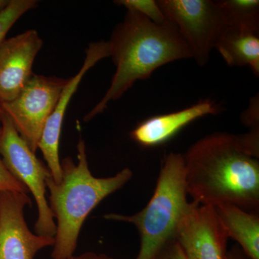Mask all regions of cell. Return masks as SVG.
<instances>
[{"instance_id":"obj_1","label":"cell","mask_w":259,"mask_h":259,"mask_svg":"<svg viewBox=\"0 0 259 259\" xmlns=\"http://www.w3.org/2000/svg\"><path fill=\"white\" fill-rule=\"evenodd\" d=\"M183 156L186 187L194 202L213 207L233 204L258 213V158L244 152L238 136L209 135Z\"/></svg>"},{"instance_id":"obj_2","label":"cell","mask_w":259,"mask_h":259,"mask_svg":"<svg viewBox=\"0 0 259 259\" xmlns=\"http://www.w3.org/2000/svg\"><path fill=\"white\" fill-rule=\"evenodd\" d=\"M107 42L115 73L105 96L85 116V121L102 113L110 102L122 97L138 80L149 79L156 69L172 61L192 58L171 22L158 25L132 10H127Z\"/></svg>"},{"instance_id":"obj_3","label":"cell","mask_w":259,"mask_h":259,"mask_svg":"<svg viewBox=\"0 0 259 259\" xmlns=\"http://www.w3.org/2000/svg\"><path fill=\"white\" fill-rule=\"evenodd\" d=\"M76 147L77 163L71 158H64L61 161L60 182L56 183L51 175L47 180L49 207L56 225L52 259H67L74 254L80 231L90 212L133 177L128 168L112 177L93 176L89 167L84 141L80 140Z\"/></svg>"},{"instance_id":"obj_4","label":"cell","mask_w":259,"mask_h":259,"mask_svg":"<svg viewBox=\"0 0 259 259\" xmlns=\"http://www.w3.org/2000/svg\"><path fill=\"white\" fill-rule=\"evenodd\" d=\"M187 195L184 156L171 152L164 158L154 193L144 209L132 215L110 213L104 218L136 226L141 242L136 259H152L175 238L177 225L190 206Z\"/></svg>"},{"instance_id":"obj_5","label":"cell","mask_w":259,"mask_h":259,"mask_svg":"<svg viewBox=\"0 0 259 259\" xmlns=\"http://www.w3.org/2000/svg\"><path fill=\"white\" fill-rule=\"evenodd\" d=\"M0 156L10 173L25 186L35 199L37 208L34 226L35 233L54 238L55 219L47 197V180L51 172L20 137L4 112L2 117Z\"/></svg>"},{"instance_id":"obj_6","label":"cell","mask_w":259,"mask_h":259,"mask_svg":"<svg viewBox=\"0 0 259 259\" xmlns=\"http://www.w3.org/2000/svg\"><path fill=\"white\" fill-rule=\"evenodd\" d=\"M158 4L167 20L180 32L199 66L208 63L227 29L218 1L212 0H159Z\"/></svg>"},{"instance_id":"obj_7","label":"cell","mask_w":259,"mask_h":259,"mask_svg":"<svg viewBox=\"0 0 259 259\" xmlns=\"http://www.w3.org/2000/svg\"><path fill=\"white\" fill-rule=\"evenodd\" d=\"M68 80L33 74L16 98L1 104L3 111L34 153Z\"/></svg>"},{"instance_id":"obj_8","label":"cell","mask_w":259,"mask_h":259,"mask_svg":"<svg viewBox=\"0 0 259 259\" xmlns=\"http://www.w3.org/2000/svg\"><path fill=\"white\" fill-rule=\"evenodd\" d=\"M175 238L186 259H227L229 237L213 206L191 202Z\"/></svg>"},{"instance_id":"obj_9","label":"cell","mask_w":259,"mask_h":259,"mask_svg":"<svg viewBox=\"0 0 259 259\" xmlns=\"http://www.w3.org/2000/svg\"><path fill=\"white\" fill-rule=\"evenodd\" d=\"M31 203L28 194L0 192V259H34L40 250L54 245V238L29 229L25 208Z\"/></svg>"},{"instance_id":"obj_10","label":"cell","mask_w":259,"mask_h":259,"mask_svg":"<svg viewBox=\"0 0 259 259\" xmlns=\"http://www.w3.org/2000/svg\"><path fill=\"white\" fill-rule=\"evenodd\" d=\"M86 58L81 69L73 77L70 78L63 89L55 108L48 120L40 141L38 148L41 151L47 166L53 180L56 183L61 180V166L59 158V144L63 120L66 109L79 83L89 70L98 61L110 56L108 42H92L86 49Z\"/></svg>"},{"instance_id":"obj_11","label":"cell","mask_w":259,"mask_h":259,"mask_svg":"<svg viewBox=\"0 0 259 259\" xmlns=\"http://www.w3.org/2000/svg\"><path fill=\"white\" fill-rule=\"evenodd\" d=\"M42 47L41 37L35 30L5 39L0 45V103L14 100L26 86Z\"/></svg>"},{"instance_id":"obj_12","label":"cell","mask_w":259,"mask_h":259,"mask_svg":"<svg viewBox=\"0 0 259 259\" xmlns=\"http://www.w3.org/2000/svg\"><path fill=\"white\" fill-rule=\"evenodd\" d=\"M221 110L212 100H201L179 111L146 119L131 131L130 136L144 147H154L166 143L191 122L204 116L216 115Z\"/></svg>"},{"instance_id":"obj_13","label":"cell","mask_w":259,"mask_h":259,"mask_svg":"<svg viewBox=\"0 0 259 259\" xmlns=\"http://www.w3.org/2000/svg\"><path fill=\"white\" fill-rule=\"evenodd\" d=\"M229 238L238 242L250 259H259V214L230 204L214 207Z\"/></svg>"},{"instance_id":"obj_14","label":"cell","mask_w":259,"mask_h":259,"mask_svg":"<svg viewBox=\"0 0 259 259\" xmlns=\"http://www.w3.org/2000/svg\"><path fill=\"white\" fill-rule=\"evenodd\" d=\"M215 49L229 66H248L259 75L258 33L227 28Z\"/></svg>"},{"instance_id":"obj_15","label":"cell","mask_w":259,"mask_h":259,"mask_svg":"<svg viewBox=\"0 0 259 259\" xmlns=\"http://www.w3.org/2000/svg\"><path fill=\"white\" fill-rule=\"evenodd\" d=\"M218 2L227 28L258 33V0H222Z\"/></svg>"},{"instance_id":"obj_16","label":"cell","mask_w":259,"mask_h":259,"mask_svg":"<svg viewBox=\"0 0 259 259\" xmlns=\"http://www.w3.org/2000/svg\"><path fill=\"white\" fill-rule=\"evenodd\" d=\"M36 5L35 0H10L7 8L0 13V45L19 19Z\"/></svg>"},{"instance_id":"obj_17","label":"cell","mask_w":259,"mask_h":259,"mask_svg":"<svg viewBox=\"0 0 259 259\" xmlns=\"http://www.w3.org/2000/svg\"><path fill=\"white\" fill-rule=\"evenodd\" d=\"M115 3L125 7L127 10L137 12L158 25H161L167 20L158 2L155 0H120Z\"/></svg>"},{"instance_id":"obj_18","label":"cell","mask_w":259,"mask_h":259,"mask_svg":"<svg viewBox=\"0 0 259 259\" xmlns=\"http://www.w3.org/2000/svg\"><path fill=\"white\" fill-rule=\"evenodd\" d=\"M5 191L29 193L25 186L20 183L10 173L0 156V192Z\"/></svg>"},{"instance_id":"obj_19","label":"cell","mask_w":259,"mask_h":259,"mask_svg":"<svg viewBox=\"0 0 259 259\" xmlns=\"http://www.w3.org/2000/svg\"><path fill=\"white\" fill-rule=\"evenodd\" d=\"M152 259H186L182 248L173 238L166 243Z\"/></svg>"},{"instance_id":"obj_20","label":"cell","mask_w":259,"mask_h":259,"mask_svg":"<svg viewBox=\"0 0 259 259\" xmlns=\"http://www.w3.org/2000/svg\"><path fill=\"white\" fill-rule=\"evenodd\" d=\"M258 96H255L250 101V106L243 113L242 120L250 129L259 128Z\"/></svg>"},{"instance_id":"obj_21","label":"cell","mask_w":259,"mask_h":259,"mask_svg":"<svg viewBox=\"0 0 259 259\" xmlns=\"http://www.w3.org/2000/svg\"><path fill=\"white\" fill-rule=\"evenodd\" d=\"M67 259H115L103 253H96L94 252H86L82 254L78 255H73Z\"/></svg>"},{"instance_id":"obj_22","label":"cell","mask_w":259,"mask_h":259,"mask_svg":"<svg viewBox=\"0 0 259 259\" xmlns=\"http://www.w3.org/2000/svg\"><path fill=\"white\" fill-rule=\"evenodd\" d=\"M227 259H250L239 246L232 247L228 250Z\"/></svg>"},{"instance_id":"obj_23","label":"cell","mask_w":259,"mask_h":259,"mask_svg":"<svg viewBox=\"0 0 259 259\" xmlns=\"http://www.w3.org/2000/svg\"><path fill=\"white\" fill-rule=\"evenodd\" d=\"M9 3L10 0H0V13L7 8Z\"/></svg>"},{"instance_id":"obj_24","label":"cell","mask_w":259,"mask_h":259,"mask_svg":"<svg viewBox=\"0 0 259 259\" xmlns=\"http://www.w3.org/2000/svg\"><path fill=\"white\" fill-rule=\"evenodd\" d=\"M3 109H2L1 103H0V134L2 131V117H3Z\"/></svg>"}]
</instances>
